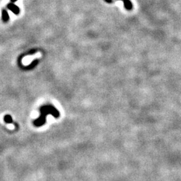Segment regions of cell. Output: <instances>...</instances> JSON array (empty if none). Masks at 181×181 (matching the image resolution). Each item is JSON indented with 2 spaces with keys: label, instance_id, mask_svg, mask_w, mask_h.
Instances as JSON below:
<instances>
[{
  "label": "cell",
  "instance_id": "6da1fadb",
  "mask_svg": "<svg viewBox=\"0 0 181 181\" xmlns=\"http://www.w3.org/2000/svg\"><path fill=\"white\" fill-rule=\"evenodd\" d=\"M41 110V116L40 117V119H38L34 121V124L36 125V126H40L44 124V123H45V121H46V116L48 115V114H51L54 117H58L59 116V113L57 110L55 109L54 107L52 106H45V107H42V108L40 109Z\"/></svg>",
  "mask_w": 181,
  "mask_h": 181
},
{
  "label": "cell",
  "instance_id": "7a4b0ae2",
  "mask_svg": "<svg viewBox=\"0 0 181 181\" xmlns=\"http://www.w3.org/2000/svg\"><path fill=\"white\" fill-rule=\"evenodd\" d=\"M7 8H8L9 10L12 11L13 13H14L15 14H18L19 13V8L16 5H15L14 3H9V4L7 5Z\"/></svg>",
  "mask_w": 181,
  "mask_h": 181
},
{
  "label": "cell",
  "instance_id": "3957f363",
  "mask_svg": "<svg viewBox=\"0 0 181 181\" xmlns=\"http://www.w3.org/2000/svg\"><path fill=\"white\" fill-rule=\"evenodd\" d=\"M123 4H124L125 8L127 10H130L132 9L133 5L130 0H123Z\"/></svg>",
  "mask_w": 181,
  "mask_h": 181
},
{
  "label": "cell",
  "instance_id": "277c9868",
  "mask_svg": "<svg viewBox=\"0 0 181 181\" xmlns=\"http://www.w3.org/2000/svg\"><path fill=\"white\" fill-rule=\"evenodd\" d=\"M2 19L4 21H8L9 19V15L7 11L5 9H3L2 10Z\"/></svg>",
  "mask_w": 181,
  "mask_h": 181
},
{
  "label": "cell",
  "instance_id": "5b68a950",
  "mask_svg": "<svg viewBox=\"0 0 181 181\" xmlns=\"http://www.w3.org/2000/svg\"><path fill=\"white\" fill-rule=\"evenodd\" d=\"M4 119H5V122L7 123H11V124H12L13 123V124H15V123H13V121H12V119H11V117L9 115H5ZM15 125H16V124H15Z\"/></svg>",
  "mask_w": 181,
  "mask_h": 181
},
{
  "label": "cell",
  "instance_id": "8992f818",
  "mask_svg": "<svg viewBox=\"0 0 181 181\" xmlns=\"http://www.w3.org/2000/svg\"><path fill=\"white\" fill-rule=\"evenodd\" d=\"M105 1L108 3H111L113 2V0H105Z\"/></svg>",
  "mask_w": 181,
  "mask_h": 181
},
{
  "label": "cell",
  "instance_id": "52a82bcc",
  "mask_svg": "<svg viewBox=\"0 0 181 181\" xmlns=\"http://www.w3.org/2000/svg\"><path fill=\"white\" fill-rule=\"evenodd\" d=\"M11 1H12V2H15V1H17V0H11Z\"/></svg>",
  "mask_w": 181,
  "mask_h": 181
},
{
  "label": "cell",
  "instance_id": "ba28073f",
  "mask_svg": "<svg viewBox=\"0 0 181 181\" xmlns=\"http://www.w3.org/2000/svg\"><path fill=\"white\" fill-rule=\"evenodd\" d=\"M120 1H123V0H120Z\"/></svg>",
  "mask_w": 181,
  "mask_h": 181
}]
</instances>
